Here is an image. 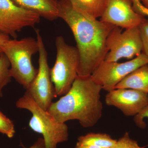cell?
<instances>
[{
	"mask_svg": "<svg viewBox=\"0 0 148 148\" xmlns=\"http://www.w3.org/2000/svg\"><path fill=\"white\" fill-rule=\"evenodd\" d=\"M58 18L69 26L79 56L78 76H91L105 61L109 51L106 42L115 27L80 13L67 0L58 1Z\"/></svg>",
	"mask_w": 148,
	"mask_h": 148,
	"instance_id": "1",
	"label": "cell"
},
{
	"mask_svg": "<svg viewBox=\"0 0 148 148\" xmlns=\"http://www.w3.org/2000/svg\"><path fill=\"white\" fill-rule=\"evenodd\" d=\"M10 39L9 36L4 34H0V45H2Z\"/></svg>",
	"mask_w": 148,
	"mask_h": 148,
	"instance_id": "24",
	"label": "cell"
},
{
	"mask_svg": "<svg viewBox=\"0 0 148 148\" xmlns=\"http://www.w3.org/2000/svg\"><path fill=\"white\" fill-rule=\"evenodd\" d=\"M115 88H130L148 93V64L127 75Z\"/></svg>",
	"mask_w": 148,
	"mask_h": 148,
	"instance_id": "13",
	"label": "cell"
},
{
	"mask_svg": "<svg viewBox=\"0 0 148 148\" xmlns=\"http://www.w3.org/2000/svg\"><path fill=\"white\" fill-rule=\"evenodd\" d=\"M111 148H143L140 147L137 141L130 137L128 132H126L124 135L117 140L116 144Z\"/></svg>",
	"mask_w": 148,
	"mask_h": 148,
	"instance_id": "18",
	"label": "cell"
},
{
	"mask_svg": "<svg viewBox=\"0 0 148 148\" xmlns=\"http://www.w3.org/2000/svg\"><path fill=\"white\" fill-rule=\"evenodd\" d=\"M0 133L12 138L15 133L14 122L0 111Z\"/></svg>",
	"mask_w": 148,
	"mask_h": 148,
	"instance_id": "17",
	"label": "cell"
},
{
	"mask_svg": "<svg viewBox=\"0 0 148 148\" xmlns=\"http://www.w3.org/2000/svg\"><path fill=\"white\" fill-rule=\"evenodd\" d=\"M100 21L123 29L139 27L145 19L136 12L132 0H108Z\"/></svg>",
	"mask_w": 148,
	"mask_h": 148,
	"instance_id": "10",
	"label": "cell"
},
{
	"mask_svg": "<svg viewBox=\"0 0 148 148\" xmlns=\"http://www.w3.org/2000/svg\"><path fill=\"white\" fill-rule=\"evenodd\" d=\"M39 46V68L34 79L26 91L40 107L47 110L55 98L54 86L50 76V69L48 63V54L39 29L36 30Z\"/></svg>",
	"mask_w": 148,
	"mask_h": 148,
	"instance_id": "6",
	"label": "cell"
},
{
	"mask_svg": "<svg viewBox=\"0 0 148 148\" xmlns=\"http://www.w3.org/2000/svg\"><path fill=\"white\" fill-rule=\"evenodd\" d=\"M75 148H101L97 146L92 145H87V144H82L77 142Z\"/></svg>",
	"mask_w": 148,
	"mask_h": 148,
	"instance_id": "23",
	"label": "cell"
},
{
	"mask_svg": "<svg viewBox=\"0 0 148 148\" xmlns=\"http://www.w3.org/2000/svg\"><path fill=\"white\" fill-rule=\"evenodd\" d=\"M105 101L126 116H135L148 105V93L130 88H115L106 94Z\"/></svg>",
	"mask_w": 148,
	"mask_h": 148,
	"instance_id": "11",
	"label": "cell"
},
{
	"mask_svg": "<svg viewBox=\"0 0 148 148\" xmlns=\"http://www.w3.org/2000/svg\"><path fill=\"white\" fill-rule=\"evenodd\" d=\"M16 107L32 113L29 126L42 135L45 148H57L58 144L69 140V128L66 123L57 121L47 110L40 107L27 91L16 101Z\"/></svg>",
	"mask_w": 148,
	"mask_h": 148,
	"instance_id": "4",
	"label": "cell"
},
{
	"mask_svg": "<svg viewBox=\"0 0 148 148\" xmlns=\"http://www.w3.org/2000/svg\"><path fill=\"white\" fill-rule=\"evenodd\" d=\"M0 47L10 63L12 78L27 89L38 72L32 61V56L38 52L37 39L32 37L10 39Z\"/></svg>",
	"mask_w": 148,
	"mask_h": 148,
	"instance_id": "3",
	"label": "cell"
},
{
	"mask_svg": "<svg viewBox=\"0 0 148 148\" xmlns=\"http://www.w3.org/2000/svg\"><path fill=\"white\" fill-rule=\"evenodd\" d=\"M80 13L91 18H101L106 8L108 0H67Z\"/></svg>",
	"mask_w": 148,
	"mask_h": 148,
	"instance_id": "14",
	"label": "cell"
},
{
	"mask_svg": "<svg viewBox=\"0 0 148 148\" xmlns=\"http://www.w3.org/2000/svg\"><path fill=\"white\" fill-rule=\"evenodd\" d=\"M138 13L144 16H148V9L144 6L142 3L139 6Z\"/></svg>",
	"mask_w": 148,
	"mask_h": 148,
	"instance_id": "22",
	"label": "cell"
},
{
	"mask_svg": "<svg viewBox=\"0 0 148 148\" xmlns=\"http://www.w3.org/2000/svg\"><path fill=\"white\" fill-rule=\"evenodd\" d=\"M145 118L148 119V105L134 116V121L136 125L142 129L145 128L146 123L144 121Z\"/></svg>",
	"mask_w": 148,
	"mask_h": 148,
	"instance_id": "20",
	"label": "cell"
},
{
	"mask_svg": "<svg viewBox=\"0 0 148 148\" xmlns=\"http://www.w3.org/2000/svg\"><path fill=\"white\" fill-rule=\"evenodd\" d=\"M17 5L36 12L42 17L53 21L58 18L59 0H12Z\"/></svg>",
	"mask_w": 148,
	"mask_h": 148,
	"instance_id": "12",
	"label": "cell"
},
{
	"mask_svg": "<svg viewBox=\"0 0 148 148\" xmlns=\"http://www.w3.org/2000/svg\"><path fill=\"white\" fill-rule=\"evenodd\" d=\"M148 64V57L142 53L127 62L104 61L91 75L92 79L108 92L114 90L125 77L141 66Z\"/></svg>",
	"mask_w": 148,
	"mask_h": 148,
	"instance_id": "8",
	"label": "cell"
},
{
	"mask_svg": "<svg viewBox=\"0 0 148 148\" xmlns=\"http://www.w3.org/2000/svg\"><path fill=\"white\" fill-rule=\"evenodd\" d=\"M109 51L105 61L117 62L122 58L131 59L143 52V43L139 27L123 29L115 27L106 42Z\"/></svg>",
	"mask_w": 148,
	"mask_h": 148,
	"instance_id": "7",
	"label": "cell"
},
{
	"mask_svg": "<svg viewBox=\"0 0 148 148\" xmlns=\"http://www.w3.org/2000/svg\"><path fill=\"white\" fill-rule=\"evenodd\" d=\"M38 14L21 7L12 0H0V34L17 37V33L40 23Z\"/></svg>",
	"mask_w": 148,
	"mask_h": 148,
	"instance_id": "9",
	"label": "cell"
},
{
	"mask_svg": "<svg viewBox=\"0 0 148 148\" xmlns=\"http://www.w3.org/2000/svg\"><path fill=\"white\" fill-rule=\"evenodd\" d=\"M144 6L148 9V0H140Z\"/></svg>",
	"mask_w": 148,
	"mask_h": 148,
	"instance_id": "25",
	"label": "cell"
},
{
	"mask_svg": "<svg viewBox=\"0 0 148 148\" xmlns=\"http://www.w3.org/2000/svg\"><path fill=\"white\" fill-rule=\"evenodd\" d=\"M143 43V52L148 57V19L145 20L139 26Z\"/></svg>",
	"mask_w": 148,
	"mask_h": 148,
	"instance_id": "19",
	"label": "cell"
},
{
	"mask_svg": "<svg viewBox=\"0 0 148 148\" xmlns=\"http://www.w3.org/2000/svg\"><path fill=\"white\" fill-rule=\"evenodd\" d=\"M102 89L91 76H78L70 90L58 101L52 102L47 111L59 122L77 120L82 127H92L103 115Z\"/></svg>",
	"mask_w": 148,
	"mask_h": 148,
	"instance_id": "2",
	"label": "cell"
},
{
	"mask_svg": "<svg viewBox=\"0 0 148 148\" xmlns=\"http://www.w3.org/2000/svg\"><path fill=\"white\" fill-rule=\"evenodd\" d=\"M55 44L56 58L50 76L57 97L68 92L78 76L79 56L77 48L67 43L62 36L56 37Z\"/></svg>",
	"mask_w": 148,
	"mask_h": 148,
	"instance_id": "5",
	"label": "cell"
},
{
	"mask_svg": "<svg viewBox=\"0 0 148 148\" xmlns=\"http://www.w3.org/2000/svg\"><path fill=\"white\" fill-rule=\"evenodd\" d=\"M3 53L2 50L1 48L0 47V58H1V56L2 54Z\"/></svg>",
	"mask_w": 148,
	"mask_h": 148,
	"instance_id": "26",
	"label": "cell"
},
{
	"mask_svg": "<svg viewBox=\"0 0 148 148\" xmlns=\"http://www.w3.org/2000/svg\"><path fill=\"white\" fill-rule=\"evenodd\" d=\"M10 65L8 58L3 53L0 58V98L3 96V89L11 81Z\"/></svg>",
	"mask_w": 148,
	"mask_h": 148,
	"instance_id": "16",
	"label": "cell"
},
{
	"mask_svg": "<svg viewBox=\"0 0 148 148\" xmlns=\"http://www.w3.org/2000/svg\"><path fill=\"white\" fill-rule=\"evenodd\" d=\"M77 142L101 148H111L116 144L117 140H114L110 135L105 133H89L80 136Z\"/></svg>",
	"mask_w": 148,
	"mask_h": 148,
	"instance_id": "15",
	"label": "cell"
},
{
	"mask_svg": "<svg viewBox=\"0 0 148 148\" xmlns=\"http://www.w3.org/2000/svg\"><path fill=\"white\" fill-rule=\"evenodd\" d=\"M24 148H45L44 140L43 138H38V140L34 143L33 145L30 147Z\"/></svg>",
	"mask_w": 148,
	"mask_h": 148,
	"instance_id": "21",
	"label": "cell"
}]
</instances>
